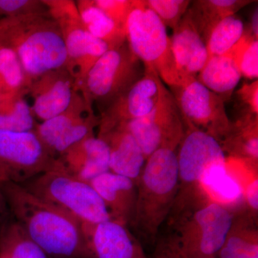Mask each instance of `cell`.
Masks as SVG:
<instances>
[{
    "instance_id": "obj_38",
    "label": "cell",
    "mask_w": 258,
    "mask_h": 258,
    "mask_svg": "<svg viewBox=\"0 0 258 258\" xmlns=\"http://www.w3.org/2000/svg\"><path fill=\"white\" fill-rule=\"evenodd\" d=\"M244 33L250 35V36L258 39V13L257 8L254 10L253 14L251 17L249 28L247 30H244Z\"/></svg>"
},
{
    "instance_id": "obj_5",
    "label": "cell",
    "mask_w": 258,
    "mask_h": 258,
    "mask_svg": "<svg viewBox=\"0 0 258 258\" xmlns=\"http://www.w3.org/2000/svg\"><path fill=\"white\" fill-rule=\"evenodd\" d=\"M21 185L83 224L93 225L111 220L106 205L90 183L70 175L54 165Z\"/></svg>"
},
{
    "instance_id": "obj_11",
    "label": "cell",
    "mask_w": 258,
    "mask_h": 258,
    "mask_svg": "<svg viewBox=\"0 0 258 258\" xmlns=\"http://www.w3.org/2000/svg\"><path fill=\"white\" fill-rule=\"evenodd\" d=\"M54 161L35 131H0V183L23 184L51 169Z\"/></svg>"
},
{
    "instance_id": "obj_9",
    "label": "cell",
    "mask_w": 258,
    "mask_h": 258,
    "mask_svg": "<svg viewBox=\"0 0 258 258\" xmlns=\"http://www.w3.org/2000/svg\"><path fill=\"white\" fill-rule=\"evenodd\" d=\"M44 2L60 29L67 53V69L74 76L79 91L90 70L109 48L106 43L93 37L84 28L76 1Z\"/></svg>"
},
{
    "instance_id": "obj_33",
    "label": "cell",
    "mask_w": 258,
    "mask_h": 258,
    "mask_svg": "<svg viewBox=\"0 0 258 258\" xmlns=\"http://www.w3.org/2000/svg\"><path fill=\"white\" fill-rule=\"evenodd\" d=\"M47 11L43 0H0V18H18Z\"/></svg>"
},
{
    "instance_id": "obj_18",
    "label": "cell",
    "mask_w": 258,
    "mask_h": 258,
    "mask_svg": "<svg viewBox=\"0 0 258 258\" xmlns=\"http://www.w3.org/2000/svg\"><path fill=\"white\" fill-rule=\"evenodd\" d=\"M173 32L171 47L182 86L197 79L208 60V52L188 10Z\"/></svg>"
},
{
    "instance_id": "obj_22",
    "label": "cell",
    "mask_w": 258,
    "mask_h": 258,
    "mask_svg": "<svg viewBox=\"0 0 258 258\" xmlns=\"http://www.w3.org/2000/svg\"><path fill=\"white\" fill-rule=\"evenodd\" d=\"M220 146L228 157L257 166L258 116L241 115L235 122H232L230 132Z\"/></svg>"
},
{
    "instance_id": "obj_12",
    "label": "cell",
    "mask_w": 258,
    "mask_h": 258,
    "mask_svg": "<svg viewBox=\"0 0 258 258\" xmlns=\"http://www.w3.org/2000/svg\"><path fill=\"white\" fill-rule=\"evenodd\" d=\"M170 91L179 107L184 127L208 134L221 144L232 126L223 100L197 79L171 87Z\"/></svg>"
},
{
    "instance_id": "obj_6",
    "label": "cell",
    "mask_w": 258,
    "mask_h": 258,
    "mask_svg": "<svg viewBox=\"0 0 258 258\" xmlns=\"http://www.w3.org/2000/svg\"><path fill=\"white\" fill-rule=\"evenodd\" d=\"M145 74V68L125 42L109 49L90 70L79 91L91 110L101 114L129 91Z\"/></svg>"
},
{
    "instance_id": "obj_30",
    "label": "cell",
    "mask_w": 258,
    "mask_h": 258,
    "mask_svg": "<svg viewBox=\"0 0 258 258\" xmlns=\"http://www.w3.org/2000/svg\"><path fill=\"white\" fill-rule=\"evenodd\" d=\"M243 22L236 15L226 18L217 24L205 40L208 57L227 53L243 35Z\"/></svg>"
},
{
    "instance_id": "obj_21",
    "label": "cell",
    "mask_w": 258,
    "mask_h": 258,
    "mask_svg": "<svg viewBox=\"0 0 258 258\" xmlns=\"http://www.w3.org/2000/svg\"><path fill=\"white\" fill-rule=\"evenodd\" d=\"M200 189L207 201L218 204L235 214L244 205L243 191L227 171L226 163L210 168L200 180Z\"/></svg>"
},
{
    "instance_id": "obj_7",
    "label": "cell",
    "mask_w": 258,
    "mask_h": 258,
    "mask_svg": "<svg viewBox=\"0 0 258 258\" xmlns=\"http://www.w3.org/2000/svg\"><path fill=\"white\" fill-rule=\"evenodd\" d=\"M176 156L179 186L171 212L172 220L187 212L190 204L194 208L195 202H198L197 198H204L200 189V180L210 168L225 164L227 157L216 139L187 127H185L184 138Z\"/></svg>"
},
{
    "instance_id": "obj_16",
    "label": "cell",
    "mask_w": 258,
    "mask_h": 258,
    "mask_svg": "<svg viewBox=\"0 0 258 258\" xmlns=\"http://www.w3.org/2000/svg\"><path fill=\"white\" fill-rule=\"evenodd\" d=\"M83 229L93 258H148L128 226L110 220L83 224Z\"/></svg>"
},
{
    "instance_id": "obj_2",
    "label": "cell",
    "mask_w": 258,
    "mask_h": 258,
    "mask_svg": "<svg viewBox=\"0 0 258 258\" xmlns=\"http://www.w3.org/2000/svg\"><path fill=\"white\" fill-rule=\"evenodd\" d=\"M0 45L9 47L18 56L28 86L42 74L67 69L63 37L49 11L0 18Z\"/></svg>"
},
{
    "instance_id": "obj_32",
    "label": "cell",
    "mask_w": 258,
    "mask_h": 258,
    "mask_svg": "<svg viewBox=\"0 0 258 258\" xmlns=\"http://www.w3.org/2000/svg\"><path fill=\"white\" fill-rule=\"evenodd\" d=\"M146 4L166 27L175 30L189 9V0H145Z\"/></svg>"
},
{
    "instance_id": "obj_25",
    "label": "cell",
    "mask_w": 258,
    "mask_h": 258,
    "mask_svg": "<svg viewBox=\"0 0 258 258\" xmlns=\"http://www.w3.org/2000/svg\"><path fill=\"white\" fill-rule=\"evenodd\" d=\"M76 3L84 28L93 37L106 43L108 48L121 46L126 42L124 29L98 8L94 0H79Z\"/></svg>"
},
{
    "instance_id": "obj_28",
    "label": "cell",
    "mask_w": 258,
    "mask_h": 258,
    "mask_svg": "<svg viewBox=\"0 0 258 258\" xmlns=\"http://www.w3.org/2000/svg\"><path fill=\"white\" fill-rule=\"evenodd\" d=\"M25 94L8 97L0 102V131L28 132L35 131V117Z\"/></svg>"
},
{
    "instance_id": "obj_39",
    "label": "cell",
    "mask_w": 258,
    "mask_h": 258,
    "mask_svg": "<svg viewBox=\"0 0 258 258\" xmlns=\"http://www.w3.org/2000/svg\"><path fill=\"white\" fill-rule=\"evenodd\" d=\"M10 97H11V96H10ZM8 98V97H4V96H0V102H1L2 101H3V100H4V99H5V98Z\"/></svg>"
},
{
    "instance_id": "obj_24",
    "label": "cell",
    "mask_w": 258,
    "mask_h": 258,
    "mask_svg": "<svg viewBox=\"0 0 258 258\" xmlns=\"http://www.w3.org/2000/svg\"><path fill=\"white\" fill-rule=\"evenodd\" d=\"M254 217L235 214L233 223L219 258H258V234Z\"/></svg>"
},
{
    "instance_id": "obj_23",
    "label": "cell",
    "mask_w": 258,
    "mask_h": 258,
    "mask_svg": "<svg viewBox=\"0 0 258 258\" xmlns=\"http://www.w3.org/2000/svg\"><path fill=\"white\" fill-rule=\"evenodd\" d=\"M241 78L242 76L235 61L225 54L209 57L199 73L197 80L220 96L225 103L230 101Z\"/></svg>"
},
{
    "instance_id": "obj_13",
    "label": "cell",
    "mask_w": 258,
    "mask_h": 258,
    "mask_svg": "<svg viewBox=\"0 0 258 258\" xmlns=\"http://www.w3.org/2000/svg\"><path fill=\"white\" fill-rule=\"evenodd\" d=\"M99 122V117L88 108L82 95L78 93L67 111L37 124L35 132L55 159L70 148L95 136V128Z\"/></svg>"
},
{
    "instance_id": "obj_4",
    "label": "cell",
    "mask_w": 258,
    "mask_h": 258,
    "mask_svg": "<svg viewBox=\"0 0 258 258\" xmlns=\"http://www.w3.org/2000/svg\"><path fill=\"white\" fill-rule=\"evenodd\" d=\"M125 37L131 50L145 69L155 70L162 82L170 88L181 86L171 37L145 0L132 2L125 24Z\"/></svg>"
},
{
    "instance_id": "obj_14",
    "label": "cell",
    "mask_w": 258,
    "mask_h": 258,
    "mask_svg": "<svg viewBox=\"0 0 258 258\" xmlns=\"http://www.w3.org/2000/svg\"><path fill=\"white\" fill-rule=\"evenodd\" d=\"M78 91L74 77L66 68L39 76L28 86L34 117L42 122L64 113L72 104Z\"/></svg>"
},
{
    "instance_id": "obj_36",
    "label": "cell",
    "mask_w": 258,
    "mask_h": 258,
    "mask_svg": "<svg viewBox=\"0 0 258 258\" xmlns=\"http://www.w3.org/2000/svg\"><path fill=\"white\" fill-rule=\"evenodd\" d=\"M151 258H191L185 253L174 235L157 240Z\"/></svg>"
},
{
    "instance_id": "obj_10",
    "label": "cell",
    "mask_w": 258,
    "mask_h": 258,
    "mask_svg": "<svg viewBox=\"0 0 258 258\" xmlns=\"http://www.w3.org/2000/svg\"><path fill=\"white\" fill-rule=\"evenodd\" d=\"M157 83L159 98L152 111L142 118L124 123L146 160L161 148L176 151L185 133L184 121L175 98L159 76Z\"/></svg>"
},
{
    "instance_id": "obj_15",
    "label": "cell",
    "mask_w": 258,
    "mask_h": 258,
    "mask_svg": "<svg viewBox=\"0 0 258 258\" xmlns=\"http://www.w3.org/2000/svg\"><path fill=\"white\" fill-rule=\"evenodd\" d=\"M155 70L145 69V74L133 87L101 113L99 131L106 130L149 114L159 98Z\"/></svg>"
},
{
    "instance_id": "obj_37",
    "label": "cell",
    "mask_w": 258,
    "mask_h": 258,
    "mask_svg": "<svg viewBox=\"0 0 258 258\" xmlns=\"http://www.w3.org/2000/svg\"><path fill=\"white\" fill-rule=\"evenodd\" d=\"M11 218V213H10L4 195L0 187V235H1L5 226Z\"/></svg>"
},
{
    "instance_id": "obj_35",
    "label": "cell",
    "mask_w": 258,
    "mask_h": 258,
    "mask_svg": "<svg viewBox=\"0 0 258 258\" xmlns=\"http://www.w3.org/2000/svg\"><path fill=\"white\" fill-rule=\"evenodd\" d=\"M239 101L244 110L241 115H256L258 116V81L244 83L236 92Z\"/></svg>"
},
{
    "instance_id": "obj_31",
    "label": "cell",
    "mask_w": 258,
    "mask_h": 258,
    "mask_svg": "<svg viewBox=\"0 0 258 258\" xmlns=\"http://www.w3.org/2000/svg\"><path fill=\"white\" fill-rule=\"evenodd\" d=\"M258 39L244 33L238 42L227 52L235 61L241 76L257 80Z\"/></svg>"
},
{
    "instance_id": "obj_29",
    "label": "cell",
    "mask_w": 258,
    "mask_h": 258,
    "mask_svg": "<svg viewBox=\"0 0 258 258\" xmlns=\"http://www.w3.org/2000/svg\"><path fill=\"white\" fill-rule=\"evenodd\" d=\"M28 81L18 56L9 47L0 45V96L28 94Z\"/></svg>"
},
{
    "instance_id": "obj_3",
    "label": "cell",
    "mask_w": 258,
    "mask_h": 258,
    "mask_svg": "<svg viewBox=\"0 0 258 258\" xmlns=\"http://www.w3.org/2000/svg\"><path fill=\"white\" fill-rule=\"evenodd\" d=\"M132 227L137 238L155 245L159 229L169 218L179 186L176 151L161 148L147 160L137 182Z\"/></svg>"
},
{
    "instance_id": "obj_20",
    "label": "cell",
    "mask_w": 258,
    "mask_h": 258,
    "mask_svg": "<svg viewBox=\"0 0 258 258\" xmlns=\"http://www.w3.org/2000/svg\"><path fill=\"white\" fill-rule=\"evenodd\" d=\"M98 137L106 142L109 149L110 171L137 183L146 159L137 141L125 125L99 131Z\"/></svg>"
},
{
    "instance_id": "obj_27",
    "label": "cell",
    "mask_w": 258,
    "mask_h": 258,
    "mask_svg": "<svg viewBox=\"0 0 258 258\" xmlns=\"http://www.w3.org/2000/svg\"><path fill=\"white\" fill-rule=\"evenodd\" d=\"M0 258L49 257L12 217L0 235Z\"/></svg>"
},
{
    "instance_id": "obj_8",
    "label": "cell",
    "mask_w": 258,
    "mask_h": 258,
    "mask_svg": "<svg viewBox=\"0 0 258 258\" xmlns=\"http://www.w3.org/2000/svg\"><path fill=\"white\" fill-rule=\"evenodd\" d=\"M235 213L208 202L174 222L175 236L185 253L191 258H217L225 243Z\"/></svg>"
},
{
    "instance_id": "obj_1",
    "label": "cell",
    "mask_w": 258,
    "mask_h": 258,
    "mask_svg": "<svg viewBox=\"0 0 258 258\" xmlns=\"http://www.w3.org/2000/svg\"><path fill=\"white\" fill-rule=\"evenodd\" d=\"M12 217L49 258H93L83 223L23 185L0 183Z\"/></svg>"
},
{
    "instance_id": "obj_26",
    "label": "cell",
    "mask_w": 258,
    "mask_h": 258,
    "mask_svg": "<svg viewBox=\"0 0 258 258\" xmlns=\"http://www.w3.org/2000/svg\"><path fill=\"white\" fill-rule=\"evenodd\" d=\"M254 1L250 0H197L188 9L199 33L205 42L212 29L228 17Z\"/></svg>"
},
{
    "instance_id": "obj_34",
    "label": "cell",
    "mask_w": 258,
    "mask_h": 258,
    "mask_svg": "<svg viewBox=\"0 0 258 258\" xmlns=\"http://www.w3.org/2000/svg\"><path fill=\"white\" fill-rule=\"evenodd\" d=\"M132 2L133 0H94L98 8L125 30Z\"/></svg>"
},
{
    "instance_id": "obj_17",
    "label": "cell",
    "mask_w": 258,
    "mask_h": 258,
    "mask_svg": "<svg viewBox=\"0 0 258 258\" xmlns=\"http://www.w3.org/2000/svg\"><path fill=\"white\" fill-rule=\"evenodd\" d=\"M109 161V149L106 142L93 136L55 158L53 165L89 183L96 176L110 171Z\"/></svg>"
},
{
    "instance_id": "obj_19",
    "label": "cell",
    "mask_w": 258,
    "mask_h": 258,
    "mask_svg": "<svg viewBox=\"0 0 258 258\" xmlns=\"http://www.w3.org/2000/svg\"><path fill=\"white\" fill-rule=\"evenodd\" d=\"M89 183L101 197L111 220L129 227L137 203V183L111 171L96 176Z\"/></svg>"
}]
</instances>
